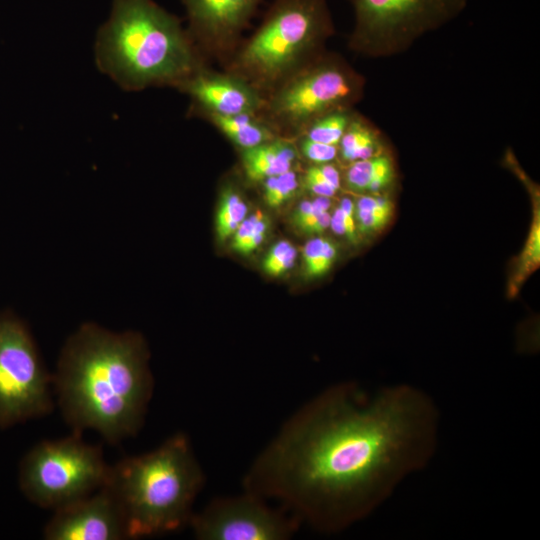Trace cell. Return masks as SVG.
<instances>
[{
    "mask_svg": "<svg viewBox=\"0 0 540 540\" xmlns=\"http://www.w3.org/2000/svg\"><path fill=\"white\" fill-rule=\"evenodd\" d=\"M338 255L337 246L327 238L314 236L303 249V262L308 277L315 278L326 274Z\"/></svg>",
    "mask_w": 540,
    "mask_h": 540,
    "instance_id": "44dd1931",
    "label": "cell"
},
{
    "mask_svg": "<svg viewBox=\"0 0 540 540\" xmlns=\"http://www.w3.org/2000/svg\"><path fill=\"white\" fill-rule=\"evenodd\" d=\"M109 470L101 448L73 432L35 445L20 463L18 480L32 503L56 510L104 487Z\"/></svg>",
    "mask_w": 540,
    "mask_h": 540,
    "instance_id": "8992f818",
    "label": "cell"
},
{
    "mask_svg": "<svg viewBox=\"0 0 540 540\" xmlns=\"http://www.w3.org/2000/svg\"><path fill=\"white\" fill-rule=\"evenodd\" d=\"M302 154L314 164L332 162L338 155V146L304 138L300 145Z\"/></svg>",
    "mask_w": 540,
    "mask_h": 540,
    "instance_id": "83f0119b",
    "label": "cell"
},
{
    "mask_svg": "<svg viewBox=\"0 0 540 540\" xmlns=\"http://www.w3.org/2000/svg\"><path fill=\"white\" fill-rule=\"evenodd\" d=\"M181 86L210 114H251L258 106L255 92L233 78L195 73Z\"/></svg>",
    "mask_w": 540,
    "mask_h": 540,
    "instance_id": "4fadbf2b",
    "label": "cell"
},
{
    "mask_svg": "<svg viewBox=\"0 0 540 540\" xmlns=\"http://www.w3.org/2000/svg\"><path fill=\"white\" fill-rule=\"evenodd\" d=\"M350 121L351 117L345 110L329 112L308 125L306 138L338 146Z\"/></svg>",
    "mask_w": 540,
    "mask_h": 540,
    "instance_id": "603a6c76",
    "label": "cell"
},
{
    "mask_svg": "<svg viewBox=\"0 0 540 540\" xmlns=\"http://www.w3.org/2000/svg\"><path fill=\"white\" fill-rule=\"evenodd\" d=\"M52 375L23 321L0 312V427L47 415L53 409Z\"/></svg>",
    "mask_w": 540,
    "mask_h": 540,
    "instance_id": "ba28073f",
    "label": "cell"
},
{
    "mask_svg": "<svg viewBox=\"0 0 540 540\" xmlns=\"http://www.w3.org/2000/svg\"><path fill=\"white\" fill-rule=\"evenodd\" d=\"M248 215V205L241 194L232 189H226L220 198L216 214V232L221 241L234 234L238 226Z\"/></svg>",
    "mask_w": 540,
    "mask_h": 540,
    "instance_id": "ffe728a7",
    "label": "cell"
},
{
    "mask_svg": "<svg viewBox=\"0 0 540 540\" xmlns=\"http://www.w3.org/2000/svg\"><path fill=\"white\" fill-rule=\"evenodd\" d=\"M204 483L190 440L176 433L156 449L110 466L104 487L120 508L127 537L139 538L189 525Z\"/></svg>",
    "mask_w": 540,
    "mask_h": 540,
    "instance_id": "277c9868",
    "label": "cell"
},
{
    "mask_svg": "<svg viewBox=\"0 0 540 540\" xmlns=\"http://www.w3.org/2000/svg\"><path fill=\"white\" fill-rule=\"evenodd\" d=\"M391 199L381 194H364L355 202V220L358 233L373 234L382 230L393 216Z\"/></svg>",
    "mask_w": 540,
    "mask_h": 540,
    "instance_id": "ac0fdd59",
    "label": "cell"
},
{
    "mask_svg": "<svg viewBox=\"0 0 540 540\" xmlns=\"http://www.w3.org/2000/svg\"><path fill=\"white\" fill-rule=\"evenodd\" d=\"M136 332L83 324L65 343L52 375L62 415L76 433L92 429L116 444L139 432L154 382Z\"/></svg>",
    "mask_w": 540,
    "mask_h": 540,
    "instance_id": "7a4b0ae2",
    "label": "cell"
},
{
    "mask_svg": "<svg viewBox=\"0 0 540 540\" xmlns=\"http://www.w3.org/2000/svg\"><path fill=\"white\" fill-rule=\"evenodd\" d=\"M332 29L326 0H275L241 51L238 68L257 82L277 81Z\"/></svg>",
    "mask_w": 540,
    "mask_h": 540,
    "instance_id": "5b68a950",
    "label": "cell"
},
{
    "mask_svg": "<svg viewBox=\"0 0 540 540\" xmlns=\"http://www.w3.org/2000/svg\"><path fill=\"white\" fill-rule=\"evenodd\" d=\"M395 178L392 158L382 152L376 156L350 163L345 173L346 187L357 194H380Z\"/></svg>",
    "mask_w": 540,
    "mask_h": 540,
    "instance_id": "9a60e30c",
    "label": "cell"
},
{
    "mask_svg": "<svg viewBox=\"0 0 540 540\" xmlns=\"http://www.w3.org/2000/svg\"><path fill=\"white\" fill-rule=\"evenodd\" d=\"M301 524L284 508L247 491L213 499L189 522L199 540H286Z\"/></svg>",
    "mask_w": 540,
    "mask_h": 540,
    "instance_id": "9c48e42d",
    "label": "cell"
},
{
    "mask_svg": "<svg viewBox=\"0 0 540 540\" xmlns=\"http://www.w3.org/2000/svg\"><path fill=\"white\" fill-rule=\"evenodd\" d=\"M297 249L286 240L275 243L263 259L264 271L273 277L287 272L295 263Z\"/></svg>",
    "mask_w": 540,
    "mask_h": 540,
    "instance_id": "4316f807",
    "label": "cell"
},
{
    "mask_svg": "<svg viewBox=\"0 0 540 540\" xmlns=\"http://www.w3.org/2000/svg\"><path fill=\"white\" fill-rule=\"evenodd\" d=\"M299 187L298 175L292 169L264 180V198L268 206L279 207L288 201Z\"/></svg>",
    "mask_w": 540,
    "mask_h": 540,
    "instance_id": "d4e9b609",
    "label": "cell"
},
{
    "mask_svg": "<svg viewBox=\"0 0 540 540\" xmlns=\"http://www.w3.org/2000/svg\"><path fill=\"white\" fill-rule=\"evenodd\" d=\"M243 165L253 181L265 180L292 169L297 158L295 148L285 141H268L243 151Z\"/></svg>",
    "mask_w": 540,
    "mask_h": 540,
    "instance_id": "5bb4252c",
    "label": "cell"
},
{
    "mask_svg": "<svg viewBox=\"0 0 540 540\" xmlns=\"http://www.w3.org/2000/svg\"><path fill=\"white\" fill-rule=\"evenodd\" d=\"M341 158L349 163L376 156L383 151L376 132L360 120L350 121L339 145Z\"/></svg>",
    "mask_w": 540,
    "mask_h": 540,
    "instance_id": "e0dca14e",
    "label": "cell"
},
{
    "mask_svg": "<svg viewBox=\"0 0 540 540\" xmlns=\"http://www.w3.org/2000/svg\"><path fill=\"white\" fill-rule=\"evenodd\" d=\"M215 125L243 150L256 147L271 139L270 131L251 117V114L221 116L210 114Z\"/></svg>",
    "mask_w": 540,
    "mask_h": 540,
    "instance_id": "2e32d148",
    "label": "cell"
},
{
    "mask_svg": "<svg viewBox=\"0 0 540 540\" xmlns=\"http://www.w3.org/2000/svg\"><path fill=\"white\" fill-rule=\"evenodd\" d=\"M355 25L350 44L370 57L404 52L420 37L464 11L468 0H350Z\"/></svg>",
    "mask_w": 540,
    "mask_h": 540,
    "instance_id": "52a82bcc",
    "label": "cell"
},
{
    "mask_svg": "<svg viewBox=\"0 0 540 540\" xmlns=\"http://www.w3.org/2000/svg\"><path fill=\"white\" fill-rule=\"evenodd\" d=\"M98 68L128 91L181 86L196 57L180 21L153 0H113L95 43Z\"/></svg>",
    "mask_w": 540,
    "mask_h": 540,
    "instance_id": "3957f363",
    "label": "cell"
},
{
    "mask_svg": "<svg viewBox=\"0 0 540 540\" xmlns=\"http://www.w3.org/2000/svg\"><path fill=\"white\" fill-rule=\"evenodd\" d=\"M190 29L206 43L232 41L245 27L262 0H181Z\"/></svg>",
    "mask_w": 540,
    "mask_h": 540,
    "instance_id": "7c38bea8",
    "label": "cell"
},
{
    "mask_svg": "<svg viewBox=\"0 0 540 540\" xmlns=\"http://www.w3.org/2000/svg\"><path fill=\"white\" fill-rule=\"evenodd\" d=\"M268 226V218L263 212L247 215L232 235V248L241 255H249L264 241Z\"/></svg>",
    "mask_w": 540,
    "mask_h": 540,
    "instance_id": "7402d4cb",
    "label": "cell"
},
{
    "mask_svg": "<svg viewBox=\"0 0 540 540\" xmlns=\"http://www.w3.org/2000/svg\"><path fill=\"white\" fill-rule=\"evenodd\" d=\"M304 185L315 196L331 198L340 190V173L330 163L316 164L305 172Z\"/></svg>",
    "mask_w": 540,
    "mask_h": 540,
    "instance_id": "cb8c5ba5",
    "label": "cell"
},
{
    "mask_svg": "<svg viewBox=\"0 0 540 540\" xmlns=\"http://www.w3.org/2000/svg\"><path fill=\"white\" fill-rule=\"evenodd\" d=\"M331 200L328 197L316 196L313 200L299 203L293 215L296 227L306 235H321L330 227Z\"/></svg>",
    "mask_w": 540,
    "mask_h": 540,
    "instance_id": "d6986e66",
    "label": "cell"
},
{
    "mask_svg": "<svg viewBox=\"0 0 540 540\" xmlns=\"http://www.w3.org/2000/svg\"><path fill=\"white\" fill-rule=\"evenodd\" d=\"M44 529L49 540H118L127 537L120 508L110 492L98 491L54 510Z\"/></svg>",
    "mask_w": 540,
    "mask_h": 540,
    "instance_id": "8fae6325",
    "label": "cell"
},
{
    "mask_svg": "<svg viewBox=\"0 0 540 540\" xmlns=\"http://www.w3.org/2000/svg\"><path fill=\"white\" fill-rule=\"evenodd\" d=\"M362 87L360 76L350 68L323 62L285 84L274 96L271 109L289 125H309L329 112L344 110L359 98Z\"/></svg>",
    "mask_w": 540,
    "mask_h": 540,
    "instance_id": "30bf717a",
    "label": "cell"
},
{
    "mask_svg": "<svg viewBox=\"0 0 540 540\" xmlns=\"http://www.w3.org/2000/svg\"><path fill=\"white\" fill-rule=\"evenodd\" d=\"M330 228L332 231L351 243L358 241V230L355 220V202L344 197L331 213Z\"/></svg>",
    "mask_w": 540,
    "mask_h": 540,
    "instance_id": "484cf974",
    "label": "cell"
},
{
    "mask_svg": "<svg viewBox=\"0 0 540 540\" xmlns=\"http://www.w3.org/2000/svg\"><path fill=\"white\" fill-rule=\"evenodd\" d=\"M438 424L433 400L414 386L369 396L357 383L334 384L285 421L245 473L243 490L317 531L339 532L425 467Z\"/></svg>",
    "mask_w": 540,
    "mask_h": 540,
    "instance_id": "6da1fadb",
    "label": "cell"
}]
</instances>
